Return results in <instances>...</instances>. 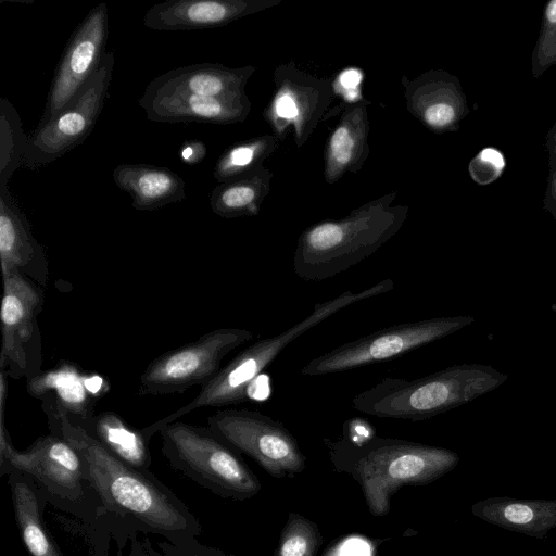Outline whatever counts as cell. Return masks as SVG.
<instances>
[{
  "label": "cell",
  "mask_w": 556,
  "mask_h": 556,
  "mask_svg": "<svg viewBox=\"0 0 556 556\" xmlns=\"http://www.w3.org/2000/svg\"><path fill=\"white\" fill-rule=\"evenodd\" d=\"M48 418L51 433L64 438L79 454L86 480L106 508L172 543L200 534L199 520L150 470L125 463L66 415L49 414Z\"/></svg>",
  "instance_id": "cell-1"
},
{
  "label": "cell",
  "mask_w": 556,
  "mask_h": 556,
  "mask_svg": "<svg viewBox=\"0 0 556 556\" xmlns=\"http://www.w3.org/2000/svg\"><path fill=\"white\" fill-rule=\"evenodd\" d=\"M507 378L482 364L453 365L412 380L386 377L356 394L352 406L372 417L421 421L468 404Z\"/></svg>",
  "instance_id": "cell-2"
},
{
  "label": "cell",
  "mask_w": 556,
  "mask_h": 556,
  "mask_svg": "<svg viewBox=\"0 0 556 556\" xmlns=\"http://www.w3.org/2000/svg\"><path fill=\"white\" fill-rule=\"evenodd\" d=\"M393 288L394 281L388 278L364 290H348L333 299L316 303L301 321L279 334L258 340L242 350L222 367L211 381L201 387L200 392L190 402L147 426V434L152 438L164 426L195 409L222 407L247 401L251 384L290 343L337 312L359 301L390 292Z\"/></svg>",
  "instance_id": "cell-3"
},
{
  "label": "cell",
  "mask_w": 556,
  "mask_h": 556,
  "mask_svg": "<svg viewBox=\"0 0 556 556\" xmlns=\"http://www.w3.org/2000/svg\"><path fill=\"white\" fill-rule=\"evenodd\" d=\"M350 446L355 456L353 470L375 516L389 513L390 498L399 488L432 482L459 462L448 448L400 439H351Z\"/></svg>",
  "instance_id": "cell-4"
},
{
  "label": "cell",
  "mask_w": 556,
  "mask_h": 556,
  "mask_svg": "<svg viewBox=\"0 0 556 556\" xmlns=\"http://www.w3.org/2000/svg\"><path fill=\"white\" fill-rule=\"evenodd\" d=\"M399 227L394 217L378 215L317 224L299 238L293 271L305 281L330 279L374 254Z\"/></svg>",
  "instance_id": "cell-5"
},
{
  "label": "cell",
  "mask_w": 556,
  "mask_h": 556,
  "mask_svg": "<svg viewBox=\"0 0 556 556\" xmlns=\"http://www.w3.org/2000/svg\"><path fill=\"white\" fill-rule=\"evenodd\" d=\"M172 467L222 496L243 498L261 488L233 447L208 427L174 421L159 431Z\"/></svg>",
  "instance_id": "cell-6"
},
{
  "label": "cell",
  "mask_w": 556,
  "mask_h": 556,
  "mask_svg": "<svg viewBox=\"0 0 556 556\" xmlns=\"http://www.w3.org/2000/svg\"><path fill=\"white\" fill-rule=\"evenodd\" d=\"M472 323V316L456 315L392 325L312 358L300 374L325 376L388 362L451 336Z\"/></svg>",
  "instance_id": "cell-7"
},
{
  "label": "cell",
  "mask_w": 556,
  "mask_h": 556,
  "mask_svg": "<svg viewBox=\"0 0 556 556\" xmlns=\"http://www.w3.org/2000/svg\"><path fill=\"white\" fill-rule=\"evenodd\" d=\"M254 338L250 330L224 327L154 358L141 374L138 395H166L203 387L220 370L224 357Z\"/></svg>",
  "instance_id": "cell-8"
},
{
  "label": "cell",
  "mask_w": 556,
  "mask_h": 556,
  "mask_svg": "<svg viewBox=\"0 0 556 556\" xmlns=\"http://www.w3.org/2000/svg\"><path fill=\"white\" fill-rule=\"evenodd\" d=\"M0 369L8 377L30 380L42 365L38 315L45 303L42 286L17 271H3Z\"/></svg>",
  "instance_id": "cell-9"
},
{
  "label": "cell",
  "mask_w": 556,
  "mask_h": 556,
  "mask_svg": "<svg viewBox=\"0 0 556 556\" xmlns=\"http://www.w3.org/2000/svg\"><path fill=\"white\" fill-rule=\"evenodd\" d=\"M113 67L114 53L106 52L76 96L49 122L36 127L28 138L25 167L47 166L85 141L104 106Z\"/></svg>",
  "instance_id": "cell-10"
},
{
  "label": "cell",
  "mask_w": 556,
  "mask_h": 556,
  "mask_svg": "<svg viewBox=\"0 0 556 556\" xmlns=\"http://www.w3.org/2000/svg\"><path fill=\"white\" fill-rule=\"evenodd\" d=\"M207 427L274 477L293 476L305 467V457L289 429L283 422L258 410H217L208 416Z\"/></svg>",
  "instance_id": "cell-11"
},
{
  "label": "cell",
  "mask_w": 556,
  "mask_h": 556,
  "mask_svg": "<svg viewBox=\"0 0 556 556\" xmlns=\"http://www.w3.org/2000/svg\"><path fill=\"white\" fill-rule=\"evenodd\" d=\"M0 412L1 475L20 471L30 476L46 495L65 503L77 504L90 486L77 451L64 438L48 434L38 438L26 451L16 450L9 437Z\"/></svg>",
  "instance_id": "cell-12"
},
{
  "label": "cell",
  "mask_w": 556,
  "mask_h": 556,
  "mask_svg": "<svg viewBox=\"0 0 556 556\" xmlns=\"http://www.w3.org/2000/svg\"><path fill=\"white\" fill-rule=\"evenodd\" d=\"M109 35L108 5L93 7L72 34L55 68L38 126L49 122L99 68Z\"/></svg>",
  "instance_id": "cell-13"
},
{
  "label": "cell",
  "mask_w": 556,
  "mask_h": 556,
  "mask_svg": "<svg viewBox=\"0 0 556 556\" xmlns=\"http://www.w3.org/2000/svg\"><path fill=\"white\" fill-rule=\"evenodd\" d=\"M0 260L3 271H17L40 286L49 276L43 247L31 232L9 187H0Z\"/></svg>",
  "instance_id": "cell-14"
},
{
  "label": "cell",
  "mask_w": 556,
  "mask_h": 556,
  "mask_svg": "<svg viewBox=\"0 0 556 556\" xmlns=\"http://www.w3.org/2000/svg\"><path fill=\"white\" fill-rule=\"evenodd\" d=\"M138 104L148 119L159 123H233L242 121L249 108L244 96L215 98L146 91Z\"/></svg>",
  "instance_id": "cell-15"
},
{
  "label": "cell",
  "mask_w": 556,
  "mask_h": 556,
  "mask_svg": "<svg viewBox=\"0 0 556 556\" xmlns=\"http://www.w3.org/2000/svg\"><path fill=\"white\" fill-rule=\"evenodd\" d=\"M254 9L242 0H167L151 7L143 16L154 30H192L223 26Z\"/></svg>",
  "instance_id": "cell-16"
},
{
  "label": "cell",
  "mask_w": 556,
  "mask_h": 556,
  "mask_svg": "<svg viewBox=\"0 0 556 556\" xmlns=\"http://www.w3.org/2000/svg\"><path fill=\"white\" fill-rule=\"evenodd\" d=\"M247 68L200 63L170 70L146 87L149 93H185L215 98L243 97Z\"/></svg>",
  "instance_id": "cell-17"
},
{
  "label": "cell",
  "mask_w": 556,
  "mask_h": 556,
  "mask_svg": "<svg viewBox=\"0 0 556 556\" xmlns=\"http://www.w3.org/2000/svg\"><path fill=\"white\" fill-rule=\"evenodd\" d=\"M112 176L116 186L131 197L137 211H154L186 199L185 181L164 166L119 164Z\"/></svg>",
  "instance_id": "cell-18"
},
{
  "label": "cell",
  "mask_w": 556,
  "mask_h": 556,
  "mask_svg": "<svg viewBox=\"0 0 556 556\" xmlns=\"http://www.w3.org/2000/svg\"><path fill=\"white\" fill-rule=\"evenodd\" d=\"M471 510L488 523L536 539L556 528V500L493 496L477 502Z\"/></svg>",
  "instance_id": "cell-19"
},
{
  "label": "cell",
  "mask_w": 556,
  "mask_h": 556,
  "mask_svg": "<svg viewBox=\"0 0 556 556\" xmlns=\"http://www.w3.org/2000/svg\"><path fill=\"white\" fill-rule=\"evenodd\" d=\"M8 483L11 490L14 515L21 538L31 556H64L50 535L41 517V498L47 496L28 475L10 471Z\"/></svg>",
  "instance_id": "cell-20"
},
{
  "label": "cell",
  "mask_w": 556,
  "mask_h": 556,
  "mask_svg": "<svg viewBox=\"0 0 556 556\" xmlns=\"http://www.w3.org/2000/svg\"><path fill=\"white\" fill-rule=\"evenodd\" d=\"M76 424L84 427L104 447L125 463L138 469L149 470L151 465L149 439L142 429L128 425L114 412H102Z\"/></svg>",
  "instance_id": "cell-21"
},
{
  "label": "cell",
  "mask_w": 556,
  "mask_h": 556,
  "mask_svg": "<svg viewBox=\"0 0 556 556\" xmlns=\"http://www.w3.org/2000/svg\"><path fill=\"white\" fill-rule=\"evenodd\" d=\"M28 138L16 109L0 99V187H7L14 172L23 165Z\"/></svg>",
  "instance_id": "cell-22"
},
{
  "label": "cell",
  "mask_w": 556,
  "mask_h": 556,
  "mask_svg": "<svg viewBox=\"0 0 556 556\" xmlns=\"http://www.w3.org/2000/svg\"><path fill=\"white\" fill-rule=\"evenodd\" d=\"M257 181L255 177L244 176L217 185L210 198L212 211L226 218L255 213L260 190Z\"/></svg>",
  "instance_id": "cell-23"
},
{
  "label": "cell",
  "mask_w": 556,
  "mask_h": 556,
  "mask_svg": "<svg viewBox=\"0 0 556 556\" xmlns=\"http://www.w3.org/2000/svg\"><path fill=\"white\" fill-rule=\"evenodd\" d=\"M319 542L315 526L292 514L282 531L277 556H315Z\"/></svg>",
  "instance_id": "cell-24"
},
{
  "label": "cell",
  "mask_w": 556,
  "mask_h": 556,
  "mask_svg": "<svg viewBox=\"0 0 556 556\" xmlns=\"http://www.w3.org/2000/svg\"><path fill=\"white\" fill-rule=\"evenodd\" d=\"M531 61V71L535 78L556 65V0L547 2L544 8Z\"/></svg>",
  "instance_id": "cell-25"
},
{
  "label": "cell",
  "mask_w": 556,
  "mask_h": 556,
  "mask_svg": "<svg viewBox=\"0 0 556 556\" xmlns=\"http://www.w3.org/2000/svg\"><path fill=\"white\" fill-rule=\"evenodd\" d=\"M355 148V137L348 127H339L330 141V156L339 166L350 163Z\"/></svg>",
  "instance_id": "cell-26"
},
{
  "label": "cell",
  "mask_w": 556,
  "mask_h": 556,
  "mask_svg": "<svg viewBox=\"0 0 556 556\" xmlns=\"http://www.w3.org/2000/svg\"><path fill=\"white\" fill-rule=\"evenodd\" d=\"M159 545L163 552L162 556H225L217 549L202 545L195 539L179 543L160 542Z\"/></svg>",
  "instance_id": "cell-27"
},
{
  "label": "cell",
  "mask_w": 556,
  "mask_h": 556,
  "mask_svg": "<svg viewBox=\"0 0 556 556\" xmlns=\"http://www.w3.org/2000/svg\"><path fill=\"white\" fill-rule=\"evenodd\" d=\"M205 155V144L195 139L185 141L179 150L180 160L188 165H195L200 163Z\"/></svg>",
  "instance_id": "cell-28"
},
{
  "label": "cell",
  "mask_w": 556,
  "mask_h": 556,
  "mask_svg": "<svg viewBox=\"0 0 556 556\" xmlns=\"http://www.w3.org/2000/svg\"><path fill=\"white\" fill-rule=\"evenodd\" d=\"M276 112L285 118H294L299 114L294 100L288 94L280 96L276 100Z\"/></svg>",
  "instance_id": "cell-29"
},
{
  "label": "cell",
  "mask_w": 556,
  "mask_h": 556,
  "mask_svg": "<svg viewBox=\"0 0 556 556\" xmlns=\"http://www.w3.org/2000/svg\"><path fill=\"white\" fill-rule=\"evenodd\" d=\"M362 80V75L356 70H348L341 76V84L346 89H355Z\"/></svg>",
  "instance_id": "cell-30"
},
{
  "label": "cell",
  "mask_w": 556,
  "mask_h": 556,
  "mask_svg": "<svg viewBox=\"0 0 556 556\" xmlns=\"http://www.w3.org/2000/svg\"><path fill=\"white\" fill-rule=\"evenodd\" d=\"M547 194L556 207V168H553L549 174Z\"/></svg>",
  "instance_id": "cell-31"
},
{
  "label": "cell",
  "mask_w": 556,
  "mask_h": 556,
  "mask_svg": "<svg viewBox=\"0 0 556 556\" xmlns=\"http://www.w3.org/2000/svg\"><path fill=\"white\" fill-rule=\"evenodd\" d=\"M553 150H554V154L556 157V128L554 130V136H553Z\"/></svg>",
  "instance_id": "cell-32"
},
{
  "label": "cell",
  "mask_w": 556,
  "mask_h": 556,
  "mask_svg": "<svg viewBox=\"0 0 556 556\" xmlns=\"http://www.w3.org/2000/svg\"><path fill=\"white\" fill-rule=\"evenodd\" d=\"M156 556H162V555L156 554Z\"/></svg>",
  "instance_id": "cell-33"
}]
</instances>
